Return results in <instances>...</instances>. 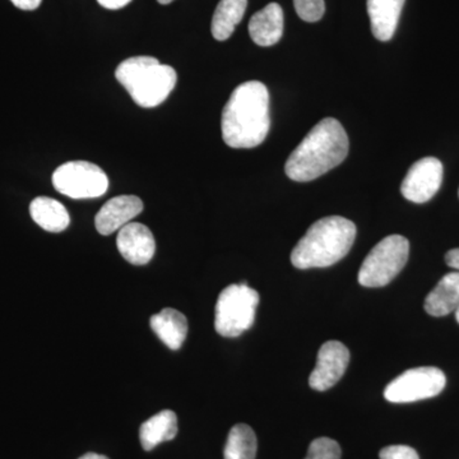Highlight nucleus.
Segmentation results:
<instances>
[{
	"mask_svg": "<svg viewBox=\"0 0 459 459\" xmlns=\"http://www.w3.org/2000/svg\"><path fill=\"white\" fill-rule=\"evenodd\" d=\"M446 385V374L437 368H413L386 385L385 397L392 403H412L442 394Z\"/></svg>",
	"mask_w": 459,
	"mask_h": 459,
	"instance_id": "obj_8",
	"label": "nucleus"
},
{
	"mask_svg": "<svg viewBox=\"0 0 459 459\" xmlns=\"http://www.w3.org/2000/svg\"><path fill=\"white\" fill-rule=\"evenodd\" d=\"M53 186L69 198H99L108 192V178L92 162L69 161L54 171Z\"/></svg>",
	"mask_w": 459,
	"mask_h": 459,
	"instance_id": "obj_7",
	"label": "nucleus"
},
{
	"mask_svg": "<svg viewBox=\"0 0 459 459\" xmlns=\"http://www.w3.org/2000/svg\"><path fill=\"white\" fill-rule=\"evenodd\" d=\"M30 213L33 221L45 231L62 232L71 223V217L65 205L49 197L33 199L30 204Z\"/></svg>",
	"mask_w": 459,
	"mask_h": 459,
	"instance_id": "obj_18",
	"label": "nucleus"
},
{
	"mask_svg": "<svg viewBox=\"0 0 459 459\" xmlns=\"http://www.w3.org/2000/svg\"><path fill=\"white\" fill-rule=\"evenodd\" d=\"M98 2L101 7L117 11V9L126 7L132 0H98Z\"/></svg>",
	"mask_w": 459,
	"mask_h": 459,
	"instance_id": "obj_25",
	"label": "nucleus"
},
{
	"mask_svg": "<svg viewBox=\"0 0 459 459\" xmlns=\"http://www.w3.org/2000/svg\"><path fill=\"white\" fill-rule=\"evenodd\" d=\"M347 153L349 137L341 123L332 117L320 120L287 160V177L299 183L312 181L342 164Z\"/></svg>",
	"mask_w": 459,
	"mask_h": 459,
	"instance_id": "obj_2",
	"label": "nucleus"
},
{
	"mask_svg": "<svg viewBox=\"0 0 459 459\" xmlns=\"http://www.w3.org/2000/svg\"><path fill=\"white\" fill-rule=\"evenodd\" d=\"M349 362V349L340 341H328L320 347L316 369L309 377V385L314 391H328L340 382Z\"/></svg>",
	"mask_w": 459,
	"mask_h": 459,
	"instance_id": "obj_10",
	"label": "nucleus"
},
{
	"mask_svg": "<svg viewBox=\"0 0 459 459\" xmlns=\"http://www.w3.org/2000/svg\"><path fill=\"white\" fill-rule=\"evenodd\" d=\"M151 328L157 337L162 341L170 350H179L188 334V320L186 316L165 307L161 312L151 316Z\"/></svg>",
	"mask_w": 459,
	"mask_h": 459,
	"instance_id": "obj_15",
	"label": "nucleus"
},
{
	"mask_svg": "<svg viewBox=\"0 0 459 459\" xmlns=\"http://www.w3.org/2000/svg\"><path fill=\"white\" fill-rule=\"evenodd\" d=\"M425 310L431 316H446L459 307V272L446 273L425 299Z\"/></svg>",
	"mask_w": 459,
	"mask_h": 459,
	"instance_id": "obj_16",
	"label": "nucleus"
},
{
	"mask_svg": "<svg viewBox=\"0 0 459 459\" xmlns=\"http://www.w3.org/2000/svg\"><path fill=\"white\" fill-rule=\"evenodd\" d=\"M455 319H457V322L459 323V307L455 310Z\"/></svg>",
	"mask_w": 459,
	"mask_h": 459,
	"instance_id": "obj_29",
	"label": "nucleus"
},
{
	"mask_svg": "<svg viewBox=\"0 0 459 459\" xmlns=\"http://www.w3.org/2000/svg\"><path fill=\"white\" fill-rule=\"evenodd\" d=\"M11 2L22 11H35L40 7L42 0H11Z\"/></svg>",
	"mask_w": 459,
	"mask_h": 459,
	"instance_id": "obj_24",
	"label": "nucleus"
},
{
	"mask_svg": "<svg viewBox=\"0 0 459 459\" xmlns=\"http://www.w3.org/2000/svg\"><path fill=\"white\" fill-rule=\"evenodd\" d=\"M117 246L123 258L132 264H147L155 255V238L152 231L143 223L129 222L120 229Z\"/></svg>",
	"mask_w": 459,
	"mask_h": 459,
	"instance_id": "obj_11",
	"label": "nucleus"
},
{
	"mask_svg": "<svg viewBox=\"0 0 459 459\" xmlns=\"http://www.w3.org/2000/svg\"><path fill=\"white\" fill-rule=\"evenodd\" d=\"M443 164L435 157H425L415 162L401 186L402 195L413 204H425L442 186Z\"/></svg>",
	"mask_w": 459,
	"mask_h": 459,
	"instance_id": "obj_9",
	"label": "nucleus"
},
{
	"mask_svg": "<svg viewBox=\"0 0 459 459\" xmlns=\"http://www.w3.org/2000/svg\"><path fill=\"white\" fill-rule=\"evenodd\" d=\"M78 459H108L107 455H98V453H87Z\"/></svg>",
	"mask_w": 459,
	"mask_h": 459,
	"instance_id": "obj_27",
	"label": "nucleus"
},
{
	"mask_svg": "<svg viewBox=\"0 0 459 459\" xmlns=\"http://www.w3.org/2000/svg\"><path fill=\"white\" fill-rule=\"evenodd\" d=\"M143 211V202L135 195H119L108 201L96 214L95 225L104 237L119 231Z\"/></svg>",
	"mask_w": 459,
	"mask_h": 459,
	"instance_id": "obj_12",
	"label": "nucleus"
},
{
	"mask_svg": "<svg viewBox=\"0 0 459 459\" xmlns=\"http://www.w3.org/2000/svg\"><path fill=\"white\" fill-rule=\"evenodd\" d=\"M157 2H159L160 4L166 5L170 4V3L174 2V0H157Z\"/></svg>",
	"mask_w": 459,
	"mask_h": 459,
	"instance_id": "obj_28",
	"label": "nucleus"
},
{
	"mask_svg": "<svg viewBox=\"0 0 459 459\" xmlns=\"http://www.w3.org/2000/svg\"><path fill=\"white\" fill-rule=\"evenodd\" d=\"M178 434L177 413L164 410L142 424L140 439L144 451L150 452L159 444L174 439Z\"/></svg>",
	"mask_w": 459,
	"mask_h": 459,
	"instance_id": "obj_17",
	"label": "nucleus"
},
{
	"mask_svg": "<svg viewBox=\"0 0 459 459\" xmlns=\"http://www.w3.org/2000/svg\"><path fill=\"white\" fill-rule=\"evenodd\" d=\"M296 13L305 22H318L325 16V0H294Z\"/></svg>",
	"mask_w": 459,
	"mask_h": 459,
	"instance_id": "obj_22",
	"label": "nucleus"
},
{
	"mask_svg": "<svg viewBox=\"0 0 459 459\" xmlns=\"http://www.w3.org/2000/svg\"><path fill=\"white\" fill-rule=\"evenodd\" d=\"M249 33L259 47L277 44L283 33V11L281 5L270 3L267 7L256 12L249 22Z\"/></svg>",
	"mask_w": 459,
	"mask_h": 459,
	"instance_id": "obj_13",
	"label": "nucleus"
},
{
	"mask_svg": "<svg viewBox=\"0 0 459 459\" xmlns=\"http://www.w3.org/2000/svg\"><path fill=\"white\" fill-rule=\"evenodd\" d=\"M342 451L340 444L331 437H318L309 446L305 459H341Z\"/></svg>",
	"mask_w": 459,
	"mask_h": 459,
	"instance_id": "obj_21",
	"label": "nucleus"
},
{
	"mask_svg": "<svg viewBox=\"0 0 459 459\" xmlns=\"http://www.w3.org/2000/svg\"><path fill=\"white\" fill-rule=\"evenodd\" d=\"M222 138L231 148H255L270 132V93L258 81L232 91L222 111Z\"/></svg>",
	"mask_w": 459,
	"mask_h": 459,
	"instance_id": "obj_1",
	"label": "nucleus"
},
{
	"mask_svg": "<svg viewBox=\"0 0 459 459\" xmlns=\"http://www.w3.org/2000/svg\"><path fill=\"white\" fill-rule=\"evenodd\" d=\"M410 243L402 235L383 238L371 249L359 271V283L364 287H383L391 283L409 261Z\"/></svg>",
	"mask_w": 459,
	"mask_h": 459,
	"instance_id": "obj_6",
	"label": "nucleus"
},
{
	"mask_svg": "<svg viewBox=\"0 0 459 459\" xmlns=\"http://www.w3.org/2000/svg\"><path fill=\"white\" fill-rule=\"evenodd\" d=\"M380 459H420L418 452L409 446H389L379 453Z\"/></svg>",
	"mask_w": 459,
	"mask_h": 459,
	"instance_id": "obj_23",
	"label": "nucleus"
},
{
	"mask_svg": "<svg viewBox=\"0 0 459 459\" xmlns=\"http://www.w3.org/2000/svg\"><path fill=\"white\" fill-rule=\"evenodd\" d=\"M256 437L249 425L238 424L230 430L228 442L223 449L225 459H255Z\"/></svg>",
	"mask_w": 459,
	"mask_h": 459,
	"instance_id": "obj_20",
	"label": "nucleus"
},
{
	"mask_svg": "<svg viewBox=\"0 0 459 459\" xmlns=\"http://www.w3.org/2000/svg\"><path fill=\"white\" fill-rule=\"evenodd\" d=\"M247 0H221L214 11L211 31L217 41L228 40L246 14Z\"/></svg>",
	"mask_w": 459,
	"mask_h": 459,
	"instance_id": "obj_19",
	"label": "nucleus"
},
{
	"mask_svg": "<svg viewBox=\"0 0 459 459\" xmlns=\"http://www.w3.org/2000/svg\"><path fill=\"white\" fill-rule=\"evenodd\" d=\"M259 294L246 282L230 285L217 299L214 328L223 337H238L255 325Z\"/></svg>",
	"mask_w": 459,
	"mask_h": 459,
	"instance_id": "obj_5",
	"label": "nucleus"
},
{
	"mask_svg": "<svg viewBox=\"0 0 459 459\" xmlns=\"http://www.w3.org/2000/svg\"><path fill=\"white\" fill-rule=\"evenodd\" d=\"M355 238V223L341 216L325 217L296 244L291 263L298 270L331 267L349 255Z\"/></svg>",
	"mask_w": 459,
	"mask_h": 459,
	"instance_id": "obj_3",
	"label": "nucleus"
},
{
	"mask_svg": "<svg viewBox=\"0 0 459 459\" xmlns=\"http://www.w3.org/2000/svg\"><path fill=\"white\" fill-rule=\"evenodd\" d=\"M404 2L406 0H368L371 31L377 40L389 41L394 38Z\"/></svg>",
	"mask_w": 459,
	"mask_h": 459,
	"instance_id": "obj_14",
	"label": "nucleus"
},
{
	"mask_svg": "<svg viewBox=\"0 0 459 459\" xmlns=\"http://www.w3.org/2000/svg\"><path fill=\"white\" fill-rule=\"evenodd\" d=\"M446 262L453 270L459 272V247L458 249L449 250V252L446 253Z\"/></svg>",
	"mask_w": 459,
	"mask_h": 459,
	"instance_id": "obj_26",
	"label": "nucleus"
},
{
	"mask_svg": "<svg viewBox=\"0 0 459 459\" xmlns=\"http://www.w3.org/2000/svg\"><path fill=\"white\" fill-rule=\"evenodd\" d=\"M115 78L128 91L135 104L144 108L159 107L170 96L178 75L170 65L156 57L133 56L124 60L115 71Z\"/></svg>",
	"mask_w": 459,
	"mask_h": 459,
	"instance_id": "obj_4",
	"label": "nucleus"
}]
</instances>
